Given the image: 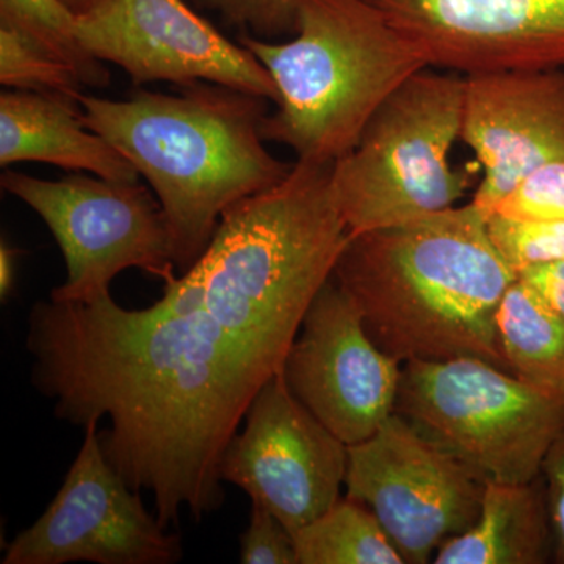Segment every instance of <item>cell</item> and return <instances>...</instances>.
<instances>
[{"label":"cell","instance_id":"obj_1","mask_svg":"<svg viewBox=\"0 0 564 564\" xmlns=\"http://www.w3.org/2000/svg\"><path fill=\"white\" fill-rule=\"evenodd\" d=\"M314 292L258 252L214 240L165 281L161 300L126 310L39 302L28 321L32 384L55 417L99 433L104 455L163 525L225 503L223 452L252 400L281 373Z\"/></svg>","mask_w":564,"mask_h":564},{"label":"cell","instance_id":"obj_2","mask_svg":"<svg viewBox=\"0 0 564 564\" xmlns=\"http://www.w3.org/2000/svg\"><path fill=\"white\" fill-rule=\"evenodd\" d=\"M333 278L397 361L478 358L508 370L497 313L519 274L473 202L348 237Z\"/></svg>","mask_w":564,"mask_h":564},{"label":"cell","instance_id":"obj_3","mask_svg":"<svg viewBox=\"0 0 564 564\" xmlns=\"http://www.w3.org/2000/svg\"><path fill=\"white\" fill-rule=\"evenodd\" d=\"M180 93L139 90L128 99L77 96L82 122L110 141L158 196L176 269L191 270L223 214L292 172L267 150V99L210 82Z\"/></svg>","mask_w":564,"mask_h":564},{"label":"cell","instance_id":"obj_4","mask_svg":"<svg viewBox=\"0 0 564 564\" xmlns=\"http://www.w3.org/2000/svg\"><path fill=\"white\" fill-rule=\"evenodd\" d=\"M237 41L278 88L263 140L313 165H333L350 152L386 99L429 68L366 0H299L292 40L272 43L243 32Z\"/></svg>","mask_w":564,"mask_h":564},{"label":"cell","instance_id":"obj_5","mask_svg":"<svg viewBox=\"0 0 564 564\" xmlns=\"http://www.w3.org/2000/svg\"><path fill=\"white\" fill-rule=\"evenodd\" d=\"M466 77L425 68L410 77L333 163L337 207L350 236L451 209L469 176L451 163L462 139Z\"/></svg>","mask_w":564,"mask_h":564},{"label":"cell","instance_id":"obj_6","mask_svg":"<svg viewBox=\"0 0 564 564\" xmlns=\"http://www.w3.org/2000/svg\"><path fill=\"white\" fill-rule=\"evenodd\" d=\"M395 413L481 481L541 475L564 406L478 358L403 364Z\"/></svg>","mask_w":564,"mask_h":564},{"label":"cell","instance_id":"obj_7","mask_svg":"<svg viewBox=\"0 0 564 564\" xmlns=\"http://www.w3.org/2000/svg\"><path fill=\"white\" fill-rule=\"evenodd\" d=\"M0 185L40 215L61 247L66 278L52 289L54 302H96L126 270L176 276L165 214L139 181L82 173L47 181L7 169Z\"/></svg>","mask_w":564,"mask_h":564},{"label":"cell","instance_id":"obj_8","mask_svg":"<svg viewBox=\"0 0 564 564\" xmlns=\"http://www.w3.org/2000/svg\"><path fill=\"white\" fill-rule=\"evenodd\" d=\"M347 496L366 505L404 563L433 562L480 513L485 484L393 413L348 445Z\"/></svg>","mask_w":564,"mask_h":564},{"label":"cell","instance_id":"obj_9","mask_svg":"<svg viewBox=\"0 0 564 564\" xmlns=\"http://www.w3.org/2000/svg\"><path fill=\"white\" fill-rule=\"evenodd\" d=\"M84 443L57 496L29 529L7 544L2 564H174L184 558L170 532L104 455L98 423Z\"/></svg>","mask_w":564,"mask_h":564},{"label":"cell","instance_id":"obj_10","mask_svg":"<svg viewBox=\"0 0 564 564\" xmlns=\"http://www.w3.org/2000/svg\"><path fill=\"white\" fill-rule=\"evenodd\" d=\"M347 466L348 445L278 373L252 400L242 432L223 452L220 477L295 534L340 499Z\"/></svg>","mask_w":564,"mask_h":564},{"label":"cell","instance_id":"obj_11","mask_svg":"<svg viewBox=\"0 0 564 564\" xmlns=\"http://www.w3.org/2000/svg\"><path fill=\"white\" fill-rule=\"evenodd\" d=\"M82 47L133 84L210 82L278 102L269 70L184 0H101L77 14Z\"/></svg>","mask_w":564,"mask_h":564},{"label":"cell","instance_id":"obj_12","mask_svg":"<svg viewBox=\"0 0 564 564\" xmlns=\"http://www.w3.org/2000/svg\"><path fill=\"white\" fill-rule=\"evenodd\" d=\"M402 370L375 344L358 307L332 278L304 315L281 373L329 432L355 445L395 413Z\"/></svg>","mask_w":564,"mask_h":564},{"label":"cell","instance_id":"obj_13","mask_svg":"<svg viewBox=\"0 0 564 564\" xmlns=\"http://www.w3.org/2000/svg\"><path fill=\"white\" fill-rule=\"evenodd\" d=\"M430 68L564 69V0H366Z\"/></svg>","mask_w":564,"mask_h":564},{"label":"cell","instance_id":"obj_14","mask_svg":"<svg viewBox=\"0 0 564 564\" xmlns=\"http://www.w3.org/2000/svg\"><path fill=\"white\" fill-rule=\"evenodd\" d=\"M464 77L462 140L484 169L473 203L488 217L534 170L564 161V69Z\"/></svg>","mask_w":564,"mask_h":564},{"label":"cell","instance_id":"obj_15","mask_svg":"<svg viewBox=\"0 0 564 564\" xmlns=\"http://www.w3.org/2000/svg\"><path fill=\"white\" fill-rule=\"evenodd\" d=\"M20 162L51 163L110 181L140 177L110 141L82 122L77 99L6 90L0 95V165Z\"/></svg>","mask_w":564,"mask_h":564},{"label":"cell","instance_id":"obj_16","mask_svg":"<svg viewBox=\"0 0 564 564\" xmlns=\"http://www.w3.org/2000/svg\"><path fill=\"white\" fill-rule=\"evenodd\" d=\"M555 540L543 478L485 481L477 521L437 551L436 564H543Z\"/></svg>","mask_w":564,"mask_h":564},{"label":"cell","instance_id":"obj_17","mask_svg":"<svg viewBox=\"0 0 564 564\" xmlns=\"http://www.w3.org/2000/svg\"><path fill=\"white\" fill-rule=\"evenodd\" d=\"M497 334L508 372L564 406V318L521 278L500 303Z\"/></svg>","mask_w":564,"mask_h":564},{"label":"cell","instance_id":"obj_18","mask_svg":"<svg viewBox=\"0 0 564 564\" xmlns=\"http://www.w3.org/2000/svg\"><path fill=\"white\" fill-rule=\"evenodd\" d=\"M293 538L299 564H406L372 511L348 496Z\"/></svg>","mask_w":564,"mask_h":564},{"label":"cell","instance_id":"obj_19","mask_svg":"<svg viewBox=\"0 0 564 564\" xmlns=\"http://www.w3.org/2000/svg\"><path fill=\"white\" fill-rule=\"evenodd\" d=\"M0 25L61 58L76 70L85 87L110 84L106 63L91 57L77 39V14L63 0H0Z\"/></svg>","mask_w":564,"mask_h":564},{"label":"cell","instance_id":"obj_20","mask_svg":"<svg viewBox=\"0 0 564 564\" xmlns=\"http://www.w3.org/2000/svg\"><path fill=\"white\" fill-rule=\"evenodd\" d=\"M0 84L9 90L44 93L77 99L82 80L61 58L25 39L20 32L0 25Z\"/></svg>","mask_w":564,"mask_h":564},{"label":"cell","instance_id":"obj_21","mask_svg":"<svg viewBox=\"0 0 564 564\" xmlns=\"http://www.w3.org/2000/svg\"><path fill=\"white\" fill-rule=\"evenodd\" d=\"M488 229L505 262L518 274L532 267L564 262V220L489 215Z\"/></svg>","mask_w":564,"mask_h":564},{"label":"cell","instance_id":"obj_22","mask_svg":"<svg viewBox=\"0 0 564 564\" xmlns=\"http://www.w3.org/2000/svg\"><path fill=\"white\" fill-rule=\"evenodd\" d=\"M489 215L516 220H564V161L534 170Z\"/></svg>","mask_w":564,"mask_h":564},{"label":"cell","instance_id":"obj_23","mask_svg":"<svg viewBox=\"0 0 564 564\" xmlns=\"http://www.w3.org/2000/svg\"><path fill=\"white\" fill-rule=\"evenodd\" d=\"M258 39L295 32L299 0H196Z\"/></svg>","mask_w":564,"mask_h":564},{"label":"cell","instance_id":"obj_24","mask_svg":"<svg viewBox=\"0 0 564 564\" xmlns=\"http://www.w3.org/2000/svg\"><path fill=\"white\" fill-rule=\"evenodd\" d=\"M240 563L299 564L293 533L261 505L252 503L250 524L240 536Z\"/></svg>","mask_w":564,"mask_h":564},{"label":"cell","instance_id":"obj_25","mask_svg":"<svg viewBox=\"0 0 564 564\" xmlns=\"http://www.w3.org/2000/svg\"><path fill=\"white\" fill-rule=\"evenodd\" d=\"M541 478L554 530L555 560L564 564V429L544 455Z\"/></svg>","mask_w":564,"mask_h":564},{"label":"cell","instance_id":"obj_26","mask_svg":"<svg viewBox=\"0 0 564 564\" xmlns=\"http://www.w3.org/2000/svg\"><path fill=\"white\" fill-rule=\"evenodd\" d=\"M519 278L564 318V262L532 267L519 273Z\"/></svg>","mask_w":564,"mask_h":564},{"label":"cell","instance_id":"obj_27","mask_svg":"<svg viewBox=\"0 0 564 564\" xmlns=\"http://www.w3.org/2000/svg\"><path fill=\"white\" fill-rule=\"evenodd\" d=\"M22 251L20 248L11 247V243L2 239L0 242V300L9 303L17 288L18 263H20Z\"/></svg>","mask_w":564,"mask_h":564},{"label":"cell","instance_id":"obj_28","mask_svg":"<svg viewBox=\"0 0 564 564\" xmlns=\"http://www.w3.org/2000/svg\"><path fill=\"white\" fill-rule=\"evenodd\" d=\"M66 6L76 14L85 13V11L91 10L93 7L98 6L101 0H63Z\"/></svg>","mask_w":564,"mask_h":564}]
</instances>
